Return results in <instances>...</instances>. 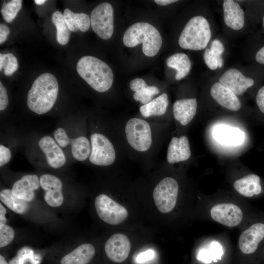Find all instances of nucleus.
<instances>
[{
    "mask_svg": "<svg viewBox=\"0 0 264 264\" xmlns=\"http://www.w3.org/2000/svg\"><path fill=\"white\" fill-rule=\"evenodd\" d=\"M90 25L94 32L101 39L108 40L112 35L114 29L113 10L108 2H103L91 11Z\"/></svg>",
    "mask_w": 264,
    "mask_h": 264,
    "instance_id": "obj_9",
    "label": "nucleus"
},
{
    "mask_svg": "<svg viewBox=\"0 0 264 264\" xmlns=\"http://www.w3.org/2000/svg\"><path fill=\"white\" fill-rule=\"evenodd\" d=\"M154 257V252L149 249L139 254L136 257V261L138 263H142L153 259Z\"/></svg>",
    "mask_w": 264,
    "mask_h": 264,
    "instance_id": "obj_39",
    "label": "nucleus"
},
{
    "mask_svg": "<svg viewBox=\"0 0 264 264\" xmlns=\"http://www.w3.org/2000/svg\"><path fill=\"white\" fill-rule=\"evenodd\" d=\"M179 185L174 178L167 176L162 179L153 191V198L158 210L163 214L171 212L177 199Z\"/></svg>",
    "mask_w": 264,
    "mask_h": 264,
    "instance_id": "obj_6",
    "label": "nucleus"
},
{
    "mask_svg": "<svg viewBox=\"0 0 264 264\" xmlns=\"http://www.w3.org/2000/svg\"><path fill=\"white\" fill-rule=\"evenodd\" d=\"M219 81L231 90L236 95L243 94L255 84L254 79L245 76L236 68L227 70L220 77Z\"/></svg>",
    "mask_w": 264,
    "mask_h": 264,
    "instance_id": "obj_15",
    "label": "nucleus"
},
{
    "mask_svg": "<svg viewBox=\"0 0 264 264\" xmlns=\"http://www.w3.org/2000/svg\"><path fill=\"white\" fill-rule=\"evenodd\" d=\"M40 183L44 191V199L49 205L58 207L62 205L64 200L63 184L58 177L51 174H44L40 176Z\"/></svg>",
    "mask_w": 264,
    "mask_h": 264,
    "instance_id": "obj_14",
    "label": "nucleus"
},
{
    "mask_svg": "<svg viewBox=\"0 0 264 264\" xmlns=\"http://www.w3.org/2000/svg\"><path fill=\"white\" fill-rule=\"evenodd\" d=\"M4 69L6 76L12 75L18 68L17 58L12 53L0 54V70Z\"/></svg>",
    "mask_w": 264,
    "mask_h": 264,
    "instance_id": "obj_33",
    "label": "nucleus"
},
{
    "mask_svg": "<svg viewBox=\"0 0 264 264\" xmlns=\"http://www.w3.org/2000/svg\"><path fill=\"white\" fill-rule=\"evenodd\" d=\"M262 22H263V26L264 28V16L263 17V19H262Z\"/></svg>",
    "mask_w": 264,
    "mask_h": 264,
    "instance_id": "obj_47",
    "label": "nucleus"
},
{
    "mask_svg": "<svg viewBox=\"0 0 264 264\" xmlns=\"http://www.w3.org/2000/svg\"><path fill=\"white\" fill-rule=\"evenodd\" d=\"M191 155L190 146L187 136L182 135L172 138L167 152V160L169 163L174 164L186 161Z\"/></svg>",
    "mask_w": 264,
    "mask_h": 264,
    "instance_id": "obj_18",
    "label": "nucleus"
},
{
    "mask_svg": "<svg viewBox=\"0 0 264 264\" xmlns=\"http://www.w3.org/2000/svg\"><path fill=\"white\" fill-rule=\"evenodd\" d=\"M211 36L207 19L201 16H195L185 25L179 37L178 44L185 49L202 50L207 46Z\"/></svg>",
    "mask_w": 264,
    "mask_h": 264,
    "instance_id": "obj_4",
    "label": "nucleus"
},
{
    "mask_svg": "<svg viewBox=\"0 0 264 264\" xmlns=\"http://www.w3.org/2000/svg\"><path fill=\"white\" fill-rule=\"evenodd\" d=\"M210 50L217 59L218 66L220 68L223 65L221 55L224 50L223 44L219 40H213L211 43Z\"/></svg>",
    "mask_w": 264,
    "mask_h": 264,
    "instance_id": "obj_35",
    "label": "nucleus"
},
{
    "mask_svg": "<svg viewBox=\"0 0 264 264\" xmlns=\"http://www.w3.org/2000/svg\"><path fill=\"white\" fill-rule=\"evenodd\" d=\"M0 199L8 208L15 213L24 214L29 209L28 202L15 197L11 190L5 189L1 190Z\"/></svg>",
    "mask_w": 264,
    "mask_h": 264,
    "instance_id": "obj_29",
    "label": "nucleus"
},
{
    "mask_svg": "<svg viewBox=\"0 0 264 264\" xmlns=\"http://www.w3.org/2000/svg\"><path fill=\"white\" fill-rule=\"evenodd\" d=\"M168 105V95L163 93L148 103L140 106L139 111L144 118L162 116L167 111Z\"/></svg>",
    "mask_w": 264,
    "mask_h": 264,
    "instance_id": "obj_26",
    "label": "nucleus"
},
{
    "mask_svg": "<svg viewBox=\"0 0 264 264\" xmlns=\"http://www.w3.org/2000/svg\"><path fill=\"white\" fill-rule=\"evenodd\" d=\"M256 102L261 112L264 113V85L258 90Z\"/></svg>",
    "mask_w": 264,
    "mask_h": 264,
    "instance_id": "obj_40",
    "label": "nucleus"
},
{
    "mask_svg": "<svg viewBox=\"0 0 264 264\" xmlns=\"http://www.w3.org/2000/svg\"><path fill=\"white\" fill-rule=\"evenodd\" d=\"M223 253L222 248L217 242H212L209 249H202L198 254V259L204 263H210L213 260L219 259Z\"/></svg>",
    "mask_w": 264,
    "mask_h": 264,
    "instance_id": "obj_31",
    "label": "nucleus"
},
{
    "mask_svg": "<svg viewBox=\"0 0 264 264\" xmlns=\"http://www.w3.org/2000/svg\"><path fill=\"white\" fill-rule=\"evenodd\" d=\"M95 253L94 246L84 243L66 255L61 260V264H88Z\"/></svg>",
    "mask_w": 264,
    "mask_h": 264,
    "instance_id": "obj_24",
    "label": "nucleus"
},
{
    "mask_svg": "<svg viewBox=\"0 0 264 264\" xmlns=\"http://www.w3.org/2000/svg\"><path fill=\"white\" fill-rule=\"evenodd\" d=\"M95 207L99 217L110 225H119L128 217L126 208L105 194L98 195L95 200Z\"/></svg>",
    "mask_w": 264,
    "mask_h": 264,
    "instance_id": "obj_8",
    "label": "nucleus"
},
{
    "mask_svg": "<svg viewBox=\"0 0 264 264\" xmlns=\"http://www.w3.org/2000/svg\"><path fill=\"white\" fill-rule=\"evenodd\" d=\"M255 59L258 63L264 65V45L257 51L255 54Z\"/></svg>",
    "mask_w": 264,
    "mask_h": 264,
    "instance_id": "obj_42",
    "label": "nucleus"
},
{
    "mask_svg": "<svg viewBox=\"0 0 264 264\" xmlns=\"http://www.w3.org/2000/svg\"><path fill=\"white\" fill-rule=\"evenodd\" d=\"M167 66L176 70L175 78L176 80H179L189 73L191 63L188 56L183 53L174 54L166 60Z\"/></svg>",
    "mask_w": 264,
    "mask_h": 264,
    "instance_id": "obj_28",
    "label": "nucleus"
},
{
    "mask_svg": "<svg viewBox=\"0 0 264 264\" xmlns=\"http://www.w3.org/2000/svg\"><path fill=\"white\" fill-rule=\"evenodd\" d=\"M210 94L215 101L227 110L238 111L241 109L242 104L237 96L220 82H216L212 86Z\"/></svg>",
    "mask_w": 264,
    "mask_h": 264,
    "instance_id": "obj_17",
    "label": "nucleus"
},
{
    "mask_svg": "<svg viewBox=\"0 0 264 264\" xmlns=\"http://www.w3.org/2000/svg\"><path fill=\"white\" fill-rule=\"evenodd\" d=\"M224 21L230 28L238 30L244 25L245 18L243 10L239 4L233 0H225L223 2Z\"/></svg>",
    "mask_w": 264,
    "mask_h": 264,
    "instance_id": "obj_22",
    "label": "nucleus"
},
{
    "mask_svg": "<svg viewBox=\"0 0 264 264\" xmlns=\"http://www.w3.org/2000/svg\"><path fill=\"white\" fill-rule=\"evenodd\" d=\"M8 97L6 88L0 82V110H4L8 105Z\"/></svg>",
    "mask_w": 264,
    "mask_h": 264,
    "instance_id": "obj_38",
    "label": "nucleus"
},
{
    "mask_svg": "<svg viewBox=\"0 0 264 264\" xmlns=\"http://www.w3.org/2000/svg\"><path fill=\"white\" fill-rule=\"evenodd\" d=\"M51 19L56 27L58 42L61 45H65L69 40L70 32L63 14L59 11H56L52 14Z\"/></svg>",
    "mask_w": 264,
    "mask_h": 264,
    "instance_id": "obj_30",
    "label": "nucleus"
},
{
    "mask_svg": "<svg viewBox=\"0 0 264 264\" xmlns=\"http://www.w3.org/2000/svg\"><path fill=\"white\" fill-rule=\"evenodd\" d=\"M178 1L176 0H155L154 2L157 4L161 6L167 5L171 3Z\"/></svg>",
    "mask_w": 264,
    "mask_h": 264,
    "instance_id": "obj_44",
    "label": "nucleus"
},
{
    "mask_svg": "<svg viewBox=\"0 0 264 264\" xmlns=\"http://www.w3.org/2000/svg\"><path fill=\"white\" fill-rule=\"evenodd\" d=\"M59 90L56 77L51 73H44L33 82L27 97L28 108L38 114L48 112L54 105Z\"/></svg>",
    "mask_w": 264,
    "mask_h": 264,
    "instance_id": "obj_1",
    "label": "nucleus"
},
{
    "mask_svg": "<svg viewBox=\"0 0 264 264\" xmlns=\"http://www.w3.org/2000/svg\"><path fill=\"white\" fill-rule=\"evenodd\" d=\"M10 31L9 27L4 24H0V44L4 43L7 38V35L10 33Z\"/></svg>",
    "mask_w": 264,
    "mask_h": 264,
    "instance_id": "obj_41",
    "label": "nucleus"
},
{
    "mask_svg": "<svg viewBox=\"0 0 264 264\" xmlns=\"http://www.w3.org/2000/svg\"><path fill=\"white\" fill-rule=\"evenodd\" d=\"M125 137L129 145L138 152H146L153 143L152 128L145 120L133 117L127 121L125 126Z\"/></svg>",
    "mask_w": 264,
    "mask_h": 264,
    "instance_id": "obj_5",
    "label": "nucleus"
},
{
    "mask_svg": "<svg viewBox=\"0 0 264 264\" xmlns=\"http://www.w3.org/2000/svg\"><path fill=\"white\" fill-rule=\"evenodd\" d=\"M6 209L4 206L0 204V224H4L6 222V219L5 217Z\"/></svg>",
    "mask_w": 264,
    "mask_h": 264,
    "instance_id": "obj_43",
    "label": "nucleus"
},
{
    "mask_svg": "<svg viewBox=\"0 0 264 264\" xmlns=\"http://www.w3.org/2000/svg\"><path fill=\"white\" fill-rule=\"evenodd\" d=\"M203 58L206 65L210 69L214 70L219 67L217 59L210 48H207L205 49Z\"/></svg>",
    "mask_w": 264,
    "mask_h": 264,
    "instance_id": "obj_36",
    "label": "nucleus"
},
{
    "mask_svg": "<svg viewBox=\"0 0 264 264\" xmlns=\"http://www.w3.org/2000/svg\"><path fill=\"white\" fill-rule=\"evenodd\" d=\"M76 69L79 75L98 92H106L112 86L113 75L111 69L97 58L82 57L77 62Z\"/></svg>",
    "mask_w": 264,
    "mask_h": 264,
    "instance_id": "obj_2",
    "label": "nucleus"
},
{
    "mask_svg": "<svg viewBox=\"0 0 264 264\" xmlns=\"http://www.w3.org/2000/svg\"><path fill=\"white\" fill-rule=\"evenodd\" d=\"M11 154L10 149L0 144V166L7 163L11 159Z\"/></svg>",
    "mask_w": 264,
    "mask_h": 264,
    "instance_id": "obj_37",
    "label": "nucleus"
},
{
    "mask_svg": "<svg viewBox=\"0 0 264 264\" xmlns=\"http://www.w3.org/2000/svg\"><path fill=\"white\" fill-rule=\"evenodd\" d=\"M213 135L217 142L226 146L240 145L245 138L244 133L241 129L224 124L217 125L213 130Z\"/></svg>",
    "mask_w": 264,
    "mask_h": 264,
    "instance_id": "obj_19",
    "label": "nucleus"
},
{
    "mask_svg": "<svg viewBox=\"0 0 264 264\" xmlns=\"http://www.w3.org/2000/svg\"><path fill=\"white\" fill-rule=\"evenodd\" d=\"M53 136L60 147H66L68 145H71V154L75 159L83 161L89 158L91 150V144L86 136H80L71 139L62 128L56 129Z\"/></svg>",
    "mask_w": 264,
    "mask_h": 264,
    "instance_id": "obj_10",
    "label": "nucleus"
},
{
    "mask_svg": "<svg viewBox=\"0 0 264 264\" xmlns=\"http://www.w3.org/2000/svg\"><path fill=\"white\" fill-rule=\"evenodd\" d=\"M123 41L124 45L132 47L142 44V51L147 56L153 57L160 50L162 43L161 36L151 24L138 22L130 26L125 31Z\"/></svg>",
    "mask_w": 264,
    "mask_h": 264,
    "instance_id": "obj_3",
    "label": "nucleus"
},
{
    "mask_svg": "<svg viewBox=\"0 0 264 264\" xmlns=\"http://www.w3.org/2000/svg\"><path fill=\"white\" fill-rule=\"evenodd\" d=\"M38 145L44 154L47 164L51 167L59 168L65 164V155L60 146L52 137L48 135L43 136L39 140Z\"/></svg>",
    "mask_w": 264,
    "mask_h": 264,
    "instance_id": "obj_16",
    "label": "nucleus"
},
{
    "mask_svg": "<svg viewBox=\"0 0 264 264\" xmlns=\"http://www.w3.org/2000/svg\"><path fill=\"white\" fill-rule=\"evenodd\" d=\"M40 186V178L36 175H26L13 184L11 191L17 198L29 202L34 198V191Z\"/></svg>",
    "mask_w": 264,
    "mask_h": 264,
    "instance_id": "obj_20",
    "label": "nucleus"
},
{
    "mask_svg": "<svg viewBox=\"0 0 264 264\" xmlns=\"http://www.w3.org/2000/svg\"><path fill=\"white\" fill-rule=\"evenodd\" d=\"M15 236L14 229L4 224H0V247H3L9 244Z\"/></svg>",
    "mask_w": 264,
    "mask_h": 264,
    "instance_id": "obj_34",
    "label": "nucleus"
},
{
    "mask_svg": "<svg viewBox=\"0 0 264 264\" xmlns=\"http://www.w3.org/2000/svg\"><path fill=\"white\" fill-rule=\"evenodd\" d=\"M22 0H12L7 3L4 2L0 12L3 19L7 22H12L22 8Z\"/></svg>",
    "mask_w": 264,
    "mask_h": 264,
    "instance_id": "obj_32",
    "label": "nucleus"
},
{
    "mask_svg": "<svg viewBox=\"0 0 264 264\" xmlns=\"http://www.w3.org/2000/svg\"><path fill=\"white\" fill-rule=\"evenodd\" d=\"M131 242L128 237L122 233L112 235L106 242L105 252L108 258L115 263L125 261L131 251Z\"/></svg>",
    "mask_w": 264,
    "mask_h": 264,
    "instance_id": "obj_12",
    "label": "nucleus"
},
{
    "mask_svg": "<svg viewBox=\"0 0 264 264\" xmlns=\"http://www.w3.org/2000/svg\"><path fill=\"white\" fill-rule=\"evenodd\" d=\"M34 2L38 5H42L46 2L45 0H35Z\"/></svg>",
    "mask_w": 264,
    "mask_h": 264,
    "instance_id": "obj_46",
    "label": "nucleus"
},
{
    "mask_svg": "<svg viewBox=\"0 0 264 264\" xmlns=\"http://www.w3.org/2000/svg\"><path fill=\"white\" fill-rule=\"evenodd\" d=\"M0 264H8L5 258L1 255H0Z\"/></svg>",
    "mask_w": 264,
    "mask_h": 264,
    "instance_id": "obj_45",
    "label": "nucleus"
},
{
    "mask_svg": "<svg viewBox=\"0 0 264 264\" xmlns=\"http://www.w3.org/2000/svg\"><path fill=\"white\" fill-rule=\"evenodd\" d=\"M264 239V223H254L241 234L238 241L239 248L243 254H253Z\"/></svg>",
    "mask_w": 264,
    "mask_h": 264,
    "instance_id": "obj_13",
    "label": "nucleus"
},
{
    "mask_svg": "<svg viewBox=\"0 0 264 264\" xmlns=\"http://www.w3.org/2000/svg\"><path fill=\"white\" fill-rule=\"evenodd\" d=\"M233 187L238 193L246 198L258 195L262 190L260 178L255 174H249L237 179Z\"/></svg>",
    "mask_w": 264,
    "mask_h": 264,
    "instance_id": "obj_23",
    "label": "nucleus"
},
{
    "mask_svg": "<svg viewBox=\"0 0 264 264\" xmlns=\"http://www.w3.org/2000/svg\"><path fill=\"white\" fill-rule=\"evenodd\" d=\"M197 110L196 98L177 100L173 107V112L175 120L182 126L187 125L195 117Z\"/></svg>",
    "mask_w": 264,
    "mask_h": 264,
    "instance_id": "obj_21",
    "label": "nucleus"
},
{
    "mask_svg": "<svg viewBox=\"0 0 264 264\" xmlns=\"http://www.w3.org/2000/svg\"><path fill=\"white\" fill-rule=\"evenodd\" d=\"M210 213L214 221L228 227L238 225L243 218L242 209L232 203L216 204L211 208Z\"/></svg>",
    "mask_w": 264,
    "mask_h": 264,
    "instance_id": "obj_11",
    "label": "nucleus"
},
{
    "mask_svg": "<svg viewBox=\"0 0 264 264\" xmlns=\"http://www.w3.org/2000/svg\"><path fill=\"white\" fill-rule=\"evenodd\" d=\"M63 15L69 30L75 32L80 30L85 32L88 30L90 20L87 14L74 13L69 9L66 8L64 11Z\"/></svg>",
    "mask_w": 264,
    "mask_h": 264,
    "instance_id": "obj_27",
    "label": "nucleus"
},
{
    "mask_svg": "<svg viewBox=\"0 0 264 264\" xmlns=\"http://www.w3.org/2000/svg\"><path fill=\"white\" fill-rule=\"evenodd\" d=\"M130 88L135 92L133 95L134 99L143 105L150 102L154 95L159 93V89L156 87L148 86L143 79L139 78L131 81Z\"/></svg>",
    "mask_w": 264,
    "mask_h": 264,
    "instance_id": "obj_25",
    "label": "nucleus"
},
{
    "mask_svg": "<svg viewBox=\"0 0 264 264\" xmlns=\"http://www.w3.org/2000/svg\"><path fill=\"white\" fill-rule=\"evenodd\" d=\"M91 153L88 158L92 164L100 166H108L116 159V151L110 140L98 132L92 133L90 137Z\"/></svg>",
    "mask_w": 264,
    "mask_h": 264,
    "instance_id": "obj_7",
    "label": "nucleus"
}]
</instances>
